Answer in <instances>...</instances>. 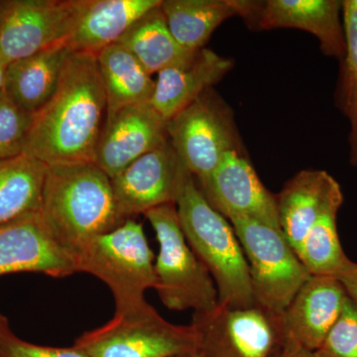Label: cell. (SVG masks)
<instances>
[{
  "instance_id": "cell-1",
  "label": "cell",
  "mask_w": 357,
  "mask_h": 357,
  "mask_svg": "<svg viewBox=\"0 0 357 357\" xmlns=\"http://www.w3.org/2000/svg\"><path fill=\"white\" fill-rule=\"evenodd\" d=\"M107 112L96 56L72 52L55 93L34 115L24 154L47 166L95 162Z\"/></svg>"
},
{
  "instance_id": "cell-2",
  "label": "cell",
  "mask_w": 357,
  "mask_h": 357,
  "mask_svg": "<svg viewBox=\"0 0 357 357\" xmlns=\"http://www.w3.org/2000/svg\"><path fill=\"white\" fill-rule=\"evenodd\" d=\"M39 213L74 255L93 237L128 220L117 204L112 178L95 162L48 166Z\"/></svg>"
},
{
  "instance_id": "cell-3",
  "label": "cell",
  "mask_w": 357,
  "mask_h": 357,
  "mask_svg": "<svg viewBox=\"0 0 357 357\" xmlns=\"http://www.w3.org/2000/svg\"><path fill=\"white\" fill-rule=\"evenodd\" d=\"M177 211L190 248L217 286L218 304L239 309L255 306L248 261L236 231L208 203L194 177L188 181Z\"/></svg>"
},
{
  "instance_id": "cell-4",
  "label": "cell",
  "mask_w": 357,
  "mask_h": 357,
  "mask_svg": "<svg viewBox=\"0 0 357 357\" xmlns=\"http://www.w3.org/2000/svg\"><path fill=\"white\" fill-rule=\"evenodd\" d=\"M75 257L77 272L93 275L107 284L114 295L116 314L146 304L145 292L156 288L154 255L142 225L134 218L93 237Z\"/></svg>"
},
{
  "instance_id": "cell-5",
  "label": "cell",
  "mask_w": 357,
  "mask_h": 357,
  "mask_svg": "<svg viewBox=\"0 0 357 357\" xmlns=\"http://www.w3.org/2000/svg\"><path fill=\"white\" fill-rule=\"evenodd\" d=\"M144 215L159 243L155 290L164 306L172 311L194 312L215 309L218 305L217 286L183 234L177 204H164Z\"/></svg>"
},
{
  "instance_id": "cell-6",
  "label": "cell",
  "mask_w": 357,
  "mask_h": 357,
  "mask_svg": "<svg viewBox=\"0 0 357 357\" xmlns=\"http://www.w3.org/2000/svg\"><path fill=\"white\" fill-rule=\"evenodd\" d=\"M73 347L86 357H184L198 351L192 325H174L151 305L115 312L109 323L86 332Z\"/></svg>"
},
{
  "instance_id": "cell-7",
  "label": "cell",
  "mask_w": 357,
  "mask_h": 357,
  "mask_svg": "<svg viewBox=\"0 0 357 357\" xmlns=\"http://www.w3.org/2000/svg\"><path fill=\"white\" fill-rule=\"evenodd\" d=\"M229 222L248 261L255 305L282 314L311 275L281 229L244 218Z\"/></svg>"
},
{
  "instance_id": "cell-8",
  "label": "cell",
  "mask_w": 357,
  "mask_h": 357,
  "mask_svg": "<svg viewBox=\"0 0 357 357\" xmlns=\"http://www.w3.org/2000/svg\"><path fill=\"white\" fill-rule=\"evenodd\" d=\"M167 130L174 150L197 182L208 178L225 154L244 152L232 110L213 89L172 117Z\"/></svg>"
},
{
  "instance_id": "cell-9",
  "label": "cell",
  "mask_w": 357,
  "mask_h": 357,
  "mask_svg": "<svg viewBox=\"0 0 357 357\" xmlns=\"http://www.w3.org/2000/svg\"><path fill=\"white\" fill-rule=\"evenodd\" d=\"M201 357H278L286 338L281 314L255 305L194 312Z\"/></svg>"
},
{
  "instance_id": "cell-10",
  "label": "cell",
  "mask_w": 357,
  "mask_h": 357,
  "mask_svg": "<svg viewBox=\"0 0 357 357\" xmlns=\"http://www.w3.org/2000/svg\"><path fill=\"white\" fill-rule=\"evenodd\" d=\"M86 0H6L0 9V62L11 64L67 43Z\"/></svg>"
},
{
  "instance_id": "cell-11",
  "label": "cell",
  "mask_w": 357,
  "mask_h": 357,
  "mask_svg": "<svg viewBox=\"0 0 357 357\" xmlns=\"http://www.w3.org/2000/svg\"><path fill=\"white\" fill-rule=\"evenodd\" d=\"M192 177L169 140L126 167L112 183L121 213L130 220L164 204H177Z\"/></svg>"
},
{
  "instance_id": "cell-12",
  "label": "cell",
  "mask_w": 357,
  "mask_h": 357,
  "mask_svg": "<svg viewBox=\"0 0 357 357\" xmlns=\"http://www.w3.org/2000/svg\"><path fill=\"white\" fill-rule=\"evenodd\" d=\"M197 185L208 203L227 220L249 218L281 229L275 195L263 185L245 152L225 154L215 170Z\"/></svg>"
},
{
  "instance_id": "cell-13",
  "label": "cell",
  "mask_w": 357,
  "mask_h": 357,
  "mask_svg": "<svg viewBox=\"0 0 357 357\" xmlns=\"http://www.w3.org/2000/svg\"><path fill=\"white\" fill-rule=\"evenodd\" d=\"M18 272L53 278L77 272L75 255L59 243L39 211L0 225V276Z\"/></svg>"
},
{
  "instance_id": "cell-14",
  "label": "cell",
  "mask_w": 357,
  "mask_h": 357,
  "mask_svg": "<svg viewBox=\"0 0 357 357\" xmlns=\"http://www.w3.org/2000/svg\"><path fill=\"white\" fill-rule=\"evenodd\" d=\"M167 123L150 102L107 115L95 163L110 178H114L143 155L170 140Z\"/></svg>"
},
{
  "instance_id": "cell-15",
  "label": "cell",
  "mask_w": 357,
  "mask_h": 357,
  "mask_svg": "<svg viewBox=\"0 0 357 357\" xmlns=\"http://www.w3.org/2000/svg\"><path fill=\"white\" fill-rule=\"evenodd\" d=\"M276 198L280 229L297 255L319 218L338 213L344 194L337 181L324 170H303L288 181Z\"/></svg>"
},
{
  "instance_id": "cell-16",
  "label": "cell",
  "mask_w": 357,
  "mask_h": 357,
  "mask_svg": "<svg viewBox=\"0 0 357 357\" xmlns=\"http://www.w3.org/2000/svg\"><path fill=\"white\" fill-rule=\"evenodd\" d=\"M252 24L261 30H304L319 40V48L326 57L340 62L347 55L342 0L258 1Z\"/></svg>"
},
{
  "instance_id": "cell-17",
  "label": "cell",
  "mask_w": 357,
  "mask_h": 357,
  "mask_svg": "<svg viewBox=\"0 0 357 357\" xmlns=\"http://www.w3.org/2000/svg\"><path fill=\"white\" fill-rule=\"evenodd\" d=\"M347 297L335 277H310L281 314L286 340L311 351L319 349Z\"/></svg>"
},
{
  "instance_id": "cell-18",
  "label": "cell",
  "mask_w": 357,
  "mask_h": 357,
  "mask_svg": "<svg viewBox=\"0 0 357 357\" xmlns=\"http://www.w3.org/2000/svg\"><path fill=\"white\" fill-rule=\"evenodd\" d=\"M234 66L232 59L222 57L210 49H202L189 62L159 73L150 105L169 121L222 81Z\"/></svg>"
},
{
  "instance_id": "cell-19",
  "label": "cell",
  "mask_w": 357,
  "mask_h": 357,
  "mask_svg": "<svg viewBox=\"0 0 357 357\" xmlns=\"http://www.w3.org/2000/svg\"><path fill=\"white\" fill-rule=\"evenodd\" d=\"M162 0H86L67 45L73 53L98 55L117 43L131 26Z\"/></svg>"
},
{
  "instance_id": "cell-20",
  "label": "cell",
  "mask_w": 357,
  "mask_h": 357,
  "mask_svg": "<svg viewBox=\"0 0 357 357\" xmlns=\"http://www.w3.org/2000/svg\"><path fill=\"white\" fill-rule=\"evenodd\" d=\"M70 54L61 44L7 65L2 91L21 109L36 114L55 93Z\"/></svg>"
},
{
  "instance_id": "cell-21",
  "label": "cell",
  "mask_w": 357,
  "mask_h": 357,
  "mask_svg": "<svg viewBox=\"0 0 357 357\" xmlns=\"http://www.w3.org/2000/svg\"><path fill=\"white\" fill-rule=\"evenodd\" d=\"M169 29L182 48H204L225 20L241 15V0H162L160 6Z\"/></svg>"
},
{
  "instance_id": "cell-22",
  "label": "cell",
  "mask_w": 357,
  "mask_h": 357,
  "mask_svg": "<svg viewBox=\"0 0 357 357\" xmlns=\"http://www.w3.org/2000/svg\"><path fill=\"white\" fill-rule=\"evenodd\" d=\"M96 61L107 96V115L150 102L155 82L126 47L110 45L96 55Z\"/></svg>"
},
{
  "instance_id": "cell-23",
  "label": "cell",
  "mask_w": 357,
  "mask_h": 357,
  "mask_svg": "<svg viewBox=\"0 0 357 357\" xmlns=\"http://www.w3.org/2000/svg\"><path fill=\"white\" fill-rule=\"evenodd\" d=\"M47 171L29 155L0 160V225L40 211Z\"/></svg>"
},
{
  "instance_id": "cell-24",
  "label": "cell",
  "mask_w": 357,
  "mask_h": 357,
  "mask_svg": "<svg viewBox=\"0 0 357 357\" xmlns=\"http://www.w3.org/2000/svg\"><path fill=\"white\" fill-rule=\"evenodd\" d=\"M160 6L136 21L117 42L126 47L150 75L185 64L196 53L185 50L176 41Z\"/></svg>"
},
{
  "instance_id": "cell-25",
  "label": "cell",
  "mask_w": 357,
  "mask_h": 357,
  "mask_svg": "<svg viewBox=\"0 0 357 357\" xmlns=\"http://www.w3.org/2000/svg\"><path fill=\"white\" fill-rule=\"evenodd\" d=\"M347 55L340 62L335 105L349 124V160L357 168V0H342Z\"/></svg>"
},
{
  "instance_id": "cell-26",
  "label": "cell",
  "mask_w": 357,
  "mask_h": 357,
  "mask_svg": "<svg viewBox=\"0 0 357 357\" xmlns=\"http://www.w3.org/2000/svg\"><path fill=\"white\" fill-rule=\"evenodd\" d=\"M337 218L331 213L319 218L301 244L297 255L311 276L337 278L351 262L338 237Z\"/></svg>"
},
{
  "instance_id": "cell-27",
  "label": "cell",
  "mask_w": 357,
  "mask_h": 357,
  "mask_svg": "<svg viewBox=\"0 0 357 357\" xmlns=\"http://www.w3.org/2000/svg\"><path fill=\"white\" fill-rule=\"evenodd\" d=\"M34 115L0 91V160L24 154Z\"/></svg>"
},
{
  "instance_id": "cell-28",
  "label": "cell",
  "mask_w": 357,
  "mask_h": 357,
  "mask_svg": "<svg viewBox=\"0 0 357 357\" xmlns=\"http://www.w3.org/2000/svg\"><path fill=\"white\" fill-rule=\"evenodd\" d=\"M321 357H357V301L347 297L344 309L323 344Z\"/></svg>"
},
{
  "instance_id": "cell-29",
  "label": "cell",
  "mask_w": 357,
  "mask_h": 357,
  "mask_svg": "<svg viewBox=\"0 0 357 357\" xmlns=\"http://www.w3.org/2000/svg\"><path fill=\"white\" fill-rule=\"evenodd\" d=\"M0 357H86L76 347H45L25 342L11 330L8 319L0 316Z\"/></svg>"
},
{
  "instance_id": "cell-30",
  "label": "cell",
  "mask_w": 357,
  "mask_h": 357,
  "mask_svg": "<svg viewBox=\"0 0 357 357\" xmlns=\"http://www.w3.org/2000/svg\"><path fill=\"white\" fill-rule=\"evenodd\" d=\"M337 278L344 286L347 295L357 301V263H349V266Z\"/></svg>"
},
{
  "instance_id": "cell-31",
  "label": "cell",
  "mask_w": 357,
  "mask_h": 357,
  "mask_svg": "<svg viewBox=\"0 0 357 357\" xmlns=\"http://www.w3.org/2000/svg\"><path fill=\"white\" fill-rule=\"evenodd\" d=\"M278 357H321L317 351H311L286 340Z\"/></svg>"
},
{
  "instance_id": "cell-32",
  "label": "cell",
  "mask_w": 357,
  "mask_h": 357,
  "mask_svg": "<svg viewBox=\"0 0 357 357\" xmlns=\"http://www.w3.org/2000/svg\"><path fill=\"white\" fill-rule=\"evenodd\" d=\"M6 66L0 62V91H1L2 86H3L4 72H6Z\"/></svg>"
},
{
  "instance_id": "cell-33",
  "label": "cell",
  "mask_w": 357,
  "mask_h": 357,
  "mask_svg": "<svg viewBox=\"0 0 357 357\" xmlns=\"http://www.w3.org/2000/svg\"><path fill=\"white\" fill-rule=\"evenodd\" d=\"M191 357H201V356H199V352L197 351V352H195L194 354H192Z\"/></svg>"
},
{
  "instance_id": "cell-34",
  "label": "cell",
  "mask_w": 357,
  "mask_h": 357,
  "mask_svg": "<svg viewBox=\"0 0 357 357\" xmlns=\"http://www.w3.org/2000/svg\"><path fill=\"white\" fill-rule=\"evenodd\" d=\"M2 2H3V1H0V9H1Z\"/></svg>"
},
{
  "instance_id": "cell-35",
  "label": "cell",
  "mask_w": 357,
  "mask_h": 357,
  "mask_svg": "<svg viewBox=\"0 0 357 357\" xmlns=\"http://www.w3.org/2000/svg\"><path fill=\"white\" fill-rule=\"evenodd\" d=\"M184 357H191V356H184Z\"/></svg>"
},
{
  "instance_id": "cell-36",
  "label": "cell",
  "mask_w": 357,
  "mask_h": 357,
  "mask_svg": "<svg viewBox=\"0 0 357 357\" xmlns=\"http://www.w3.org/2000/svg\"><path fill=\"white\" fill-rule=\"evenodd\" d=\"M0 316H1V314H0Z\"/></svg>"
}]
</instances>
